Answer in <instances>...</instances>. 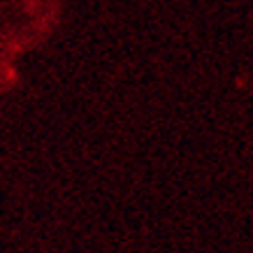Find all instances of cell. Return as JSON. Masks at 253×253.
<instances>
[]
</instances>
